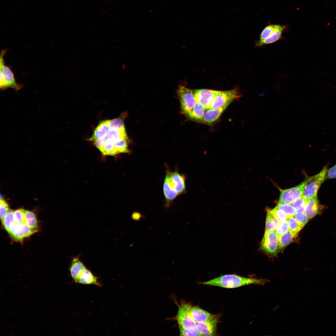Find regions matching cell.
Wrapping results in <instances>:
<instances>
[{
	"label": "cell",
	"mask_w": 336,
	"mask_h": 336,
	"mask_svg": "<svg viewBox=\"0 0 336 336\" xmlns=\"http://www.w3.org/2000/svg\"><path fill=\"white\" fill-rule=\"evenodd\" d=\"M268 281V280L266 279H258L245 278L235 274H226L201 282V283L227 288H232L251 284L263 285Z\"/></svg>",
	"instance_id": "cell-1"
},
{
	"label": "cell",
	"mask_w": 336,
	"mask_h": 336,
	"mask_svg": "<svg viewBox=\"0 0 336 336\" xmlns=\"http://www.w3.org/2000/svg\"><path fill=\"white\" fill-rule=\"evenodd\" d=\"M6 50L1 51L0 56V88L3 90L8 88H12L18 91L22 86L18 84L16 81L14 74L10 68L4 64V56Z\"/></svg>",
	"instance_id": "cell-2"
},
{
	"label": "cell",
	"mask_w": 336,
	"mask_h": 336,
	"mask_svg": "<svg viewBox=\"0 0 336 336\" xmlns=\"http://www.w3.org/2000/svg\"><path fill=\"white\" fill-rule=\"evenodd\" d=\"M327 170V167H323L320 172L313 176L311 179L307 183L302 196L306 199L309 200L317 198L318 190L325 180Z\"/></svg>",
	"instance_id": "cell-3"
},
{
	"label": "cell",
	"mask_w": 336,
	"mask_h": 336,
	"mask_svg": "<svg viewBox=\"0 0 336 336\" xmlns=\"http://www.w3.org/2000/svg\"><path fill=\"white\" fill-rule=\"evenodd\" d=\"M312 177H307L301 184L296 186L286 189H279L280 193L279 202L291 204L296 200L302 196L306 184Z\"/></svg>",
	"instance_id": "cell-4"
},
{
	"label": "cell",
	"mask_w": 336,
	"mask_h": 336,
	"mask_svg": "<svg viewBox=\"0 0 336 336\" xmlns=\"http://www.w3.org/2000/svg\"><path fill=\"white\" fill-rule=\"evenodd\" d=\"M177 93L182 110L184 114L188 115L197 103L194 91L183 86H180L178 87Z\"/></svg>",
	"instance_id": "cell-5"
},
{
	"label": "cell",
	"mask_w": 336,
	"mask_h": 336,
	"mask_svg": "<svg viewBox=\"0 0 336 336\" xmlns=\"http://www.w3.org/2000/svg\"><path fill=\"white\" fill-rule=\"evenodd\" d=\"M190 306L189 304L186 303L182 304L179 306L176 316V320L179 326L199 332L197 324L193 320L190 315Z\"/></svg>",
	"instance_id": "cell-6"
},
{
	"label": "cell",
	"mask_w": 336,
	"mask_h": 336,
	"mask_svg": "<svg viewBox=\"0 0 336 336\" xmlns=\"http://www.w3.org/2000/svg\"><path fill=\"white\" fill-rule=\"evenodd\" d=\"M241 96L237 90L218 91L210 108L217 109L226 105H228L233 100Z\"/></svg>",
	"instance_id": "cell-7"
},
{
	"label": "cell",
	"mask_w": 336,
	"mask_h": 336,
	"mask_svg": "<svg viewBox=\"0 0 336 336\" xmlns=\"http://www.w3.org/2000/svg\"><path fill=\"white\" fill-rule=\"evenodd\" d=\"M261 246L267 253L274 254L277 253L279 247L278 235L275 231H265Z\"/></svg>",
	"instance_id": "cell-8"
},
{
	"label": "cell",
	"mask_w": 336,
	"mask_h": 336,
	"mask_svg": "<svg viewBox=\"0 0 336 336\" xmlns=\"http://www.w3.org/2000/svg\"><path fill=\"white\" fill-rule=\"evenodd\" d=\"M218 91L208 89L195 90L194 91L197 103L206 109L210 108Z\"/></svg>",
	"instance_id": "cell-9"
},
{
	"label": "cell",
	"mask_w": 336,
	"mask_h": 336,
	"mask_svg": "<svg viewBox=\"0 0 336 336\" xmlns=\"http://www.w3.org/2000/svg\"><path fill=\"white\" fill-rule=\"evenodd\" d=\"M37 231L36 228H31L25 223L19 224L15 222L11 226L9 233L15 240H20Z\"/></svg>",
	"instance_id": "cell-10"
},
{
	"label": "cell",
	"mask_w": 336,
	"mask_h": 336,
	"mask_svg": "<svg viewBox=\"0 0 336 336\" xmlns=\"http://www.w3.org/2000/svg\"><path fill=\"white\" fill-rule=\"evenodd\" d=\"M171 172L167 170L164 179L163 190L165 199V205L166 208L171 205L174 199L178 195L173 187L170 178Z\"/></svg>",
	"instance_id": "cell-11"
},
{
	"label": "cell",
	"mask_w": 336,
	"mask_h": 336,
	"mask_svg": "<svg viewBox=\"0 0 336 336\" xmlns=\"http://www.w3.org/2000/svg\"><path fill=\"white\" fill-rule=\"evenodd\" d=\"M189 312L192 319L197 324L210 320L217 315L212 314L196 306H190Z\"/></svg>",
	"instance_id": "cell-12"
},
{
	"label": "cell",
	"mask_w": 336,
	"mask_h": 336,
	"mask_svg": "<svg viewBox=\"0 0 336 336\" xmlns=\"http://www.w3.org/2000/svg\"><path fill=\"white\" fill-rule=\"evenodd\" d=\"M219 319V316L217 315L214 318L210 320L197 324L199 332L203 336L216 335Z\"/></svg>",
	"instance_id": "cell-13"
},
{
	"label": "cell",
	"mask_w": 336,
	"mask_h": 336,
	"mask_svg": "<svg viewBox=\"0 0 336 336\" xmlns=\"http://www.w3.org/2000/svg\"><path fill=\"white\" fill-rule=\"evenodd\" d=\"M171 180L174 189L178 195L186 192L185 179L183 175L175 171L170 173Z\"/></svg>",
	"instance_id": "cell-14"
},
{
	"label": "cell",
	"mask_w": 336,
	"mask_h": 336,
	"mask_svg": "<svg viewBox=\"0 0 336 336\" xmlns=\"http://www.w3.org/2000/svg\"><path fill=\"white\" fill-rule=\"evenodd\" d=\"M227 106L226 105L217 109H206L201 122L208 124H212L218 119Z\"/></svg>",
	"instance_id": "cell-15"
},
{
	"label": "cell",
	"mask_w": 336,
	"mask_h": 336,
	"mask_svg": "<svg viewBox=\"0 0 336 336\" xmlns=\"http://www.w3.org/2000/svg\"><path fill=\"white\" fill-rule=\"evenodd\" d=\"M128 138L125 128H119L111 126L110 125L109 129L106 137L104 138L105 140L115 143L121 139Z\"/></svg>",
	"instance_id": "cell-16"
},
{
	"label": "cell",
	"mask_w": 336,
	"mask_h": 336,
	"mask_svg": "<svg viewBox=\"0 0 336 336\" xmlns=\"http://www.w3.org/2000/svg\"><path fill=\"white\" fill-rule=\"evenodd\" d=\"M285 28L284 26L278 25L275 30L269 37L265 40H259L255 44L256 46L261 47L266 44L273 43L280 39Z\"/></svg>",
	"instance_id": "cell-17"
},
{
	"label": "cell",
	"mask_w": 336,
	"mask_h": 336,
	"mask_svg": "<svg viewBox=\"0 0 336 336\" xmlns=\"http://www.w3.org/2000/svg\"><path fill=\"white\" fill-rule=\"evenodd\" d=\"M86 269L84 264L78 257H75L72 259L69 271L71 276L75 282Z\"/></svg>",
	"instance_id": "cell-18"
},
{
	"label": "cell",
	"mask_w": 336,
	"mask_h": 336,
	"mask_svg": "<svg viewBox=\"0 0 336 336\" xmlns=\"http://www.w3.org/2000/svg\"><path fill=\"white\" fill-rule=\"evenodd\" d=\"M110 120H105L100 122L94 130L90 141L93 142L96 140L105 138L109 127Z\"/></svg>",
	"instance_id": "cell-19"
},
{
	"label": "cell",
	"mask_w": 336,
	"mask_h": 336,
	"mask_svg": "<svg viewBox=\"0 0 336 336\" xmlns=\"http://www.w3.org/2000/svg\"><path fill=\"white\" fill-rule=\"evenodd\" d=\"M76 282L83 284L94 285L99 287L102 285L97 277L86 268L82 273Z\"/></svg>",
	"instance_id": "cell-20"
},
{
	"label": "cell",
	"mask_w": 336,
	"mask_h": 336,
	"mask_svg": "<svg viewBox=\"0 0 336 336\" xmlns=\"http://www.w3.org/2000/svg\"><path fill=\"white\" fill-rule=\"evenodd\" d=\"M321 206L317 198L308 200L304 213L309 219H310L318 214L320 211Z\"/></svg>",
	"instance_id": "cell-21"
},
{
	"label": "cell",
	"mask_w": 336,
	"mask_h": 336,
	"mask_svg": "<svg viewBox=\"0 0 336 336\" xmlns=\"http://www.w3.org/2000/svg\"><path fill=\"white\" fill-rule=\"evenodd\" d=\"M206 109L203 106L197 103L188 116L192 120L197 122H201Z\"/></svg>",
	"instance_id": "cell-22"
},
{
	"label": "cell",
	"mask_w": 336,
	"mask_h": 336,
	"mask_svg": "<svg viewBox=\"0 0 336 336\" xmlns=\"http://www.w3.org/2000/svg\"><path fill=\"white\" fill-rule=\"evenodd\" d=\"M280 221L275 218L268 209L267 211L265 231H275Z\"/></svg>",
	"instance_id": "cell-23"
},
{
	"label": "cell",
	"mask_w": 336,
	"mask_h": 336,
	"mask_svg": "<svg viewBox=\"0 0 336 336\" xmlns=\"http://www.w3.org/2000/svg\"><path fill=\"white\" fill-rule=\"evenodd\" d=\"M24 223L31 228L37 227L38 222L35 214L33 212L24 209Z\"/></svg>",
	"instance_id": "cell-24"
},
{
	"label": "cell",
	"mask_w": 336,
	"mask_h": 336,
	"mask_svg": "<svg viewBox=\"0 0 336 336\" xmlns=\"http://www.w3.org/2000/svg\"><path fill=\"white\" fill-rule=\"evenodd\" d=\"M295 238L289 231L283 235H278L279 248L282 249L285 247L290 243Z\"/></svg>",
	"instance_id": "cell-25"
},
{
	"label": "cell",
	"mask_w": 336,
	"mask_h": 336,
	"mask_svg": "<svg viewBox=\"0 0 336 336\" xmlns=\"http://www.w3.org/2000/svg\"><path fill=\"white\" fill-rule=\"evenodd\" d=\"M14 212L13 210H10L1 219L3 226L8 233L11 226L15 222Z\"/></svg>",
	"instance_id": "cell-26"
},
{
	"label": "cell",
	"mask_w": 336,
	"mask_h": 336,
	"mask_svg": "<svg viewBox=\"0 0 336 336\" xmlns=\"http://www.w3.org/2000/svg\"><path fill=\"white\" fill-rule=\"evenodd\" d=\"M276 208L282 211L289 218L294 216L296 212L291 204H287L278 203Z\"/></svg>",
	"instance_id": "cell-27"
},
{
	"label": "cell",
	"mask_w": 336,
	"mask_h": 336,
	"mask_svg": "<svg viewBox=\"0 0 336 336\" xmlns=\"http://www.w3.org/2000/svg\"><path fill=\"white\" fill-rule=\"evenodd\" d=\"M287 221L289 231L296 238L299 232L302 228L298 225L294 216L288 218Z\"/></svg>",
	"instance_id": "cell-28"
},
{
	"label": "cell",
	"mask_w": 336,
	"mask_h": 336,
	"mask_svg": "<svg viewBox=\"0 0 336 336\" xmlns=\"http://www.w3.org/2000/svg\"><path fill=\"white\" fill-rule=\"evenodd\" d=\"M308 200L303 196L296 200L291 204L295 209L296 212H304Z\"/></svg>",
	"instance_id": "cell-29"
},
{
	"label": "cell",
	"mask_w": 336,
	"mask_h": 336,
	"mask_svg": "<svg viewBox=\"0 0 336 336\" xmlns=\"http://www.w3.org/2000/svg\"><path fill=\"white\" fill-rule=\"evenodd\" d=\"M278 25H270L267 26L261 32L259 40H265L269 37L277 28Z\"/></svg>",
	"instance_id": "cell-30"
},
{
	"label": "cell",
	"mask_w": 336,
	"mask_h": 336,
	"mask_svg": "<svg viewBox=\"0 0 336 336\" xmlns=\"http://www.w3.org/2000/svg\"><path fill=\"white\" fill-rule=\"evenodd\" d=\"M294 217L298 225L302 228L308 222L309 219L304 212H296Z\"/></svg>",
	"instance_id": "cell-31"
},
{
	"label": "cell",
	"mask_w": 336,
	"mask_h": 336,
	"mask_svg": "<svg viewBox=\"0 0 336 336\" xmlns=\"http://www.w3.org/2000/svg\"><path fill=\"white\" fill-rule=\"evenodd\" d=\"M289 231L287 220L280 221L275 231L278 235H283Z\"/></svg>",
	"instance_id": "cell-32"
},
{
	"label": "cell",
	"mask_w": 336,
	"mask_h": 336,
	"mask_svg": "<svg viewBox=\"0 0 336 336\" xmlns=\"http://www.w3.org/2000/svg\"><path fill=\"white\" fill-rule=\"evenodd\" d=\"M271 214L276 219L280 221L287 220V215L282 211L275 207L272 209H268Z\"/></svg>",
	"instance_id": "cell-33"
},
{
	"label": "cell",
	"mask_w": 336,
	"mask_h": 336,
	"mask_svg": "<svg viewBox=\"0 0 336 336\" xmlns=\"http://www.w3.org/2000/svg\"><path fill=\"white\" fill-rule=\"evenodd\" d=\"M180 335L181 336H203L199 331L196 330L186 329L179 326Z\"/></svg>",
	"instance_id": "cell-34"
},
{
	"label": "cell",
	"mask_w": 336,
	"mask_h": 336,
	"mask_svg": "<svg viewBox=\"0 0 336 336\" xmlns=\"http://www.w3.org/2000/svg\"><path fill=\"white\" fill-rule=\"evenodd\" d=\"M9 206L4 199L1 197L0 201V214L1 220L10 211Z\"/></svg>",
	"instance_id": "cell-35"
},
{
	"label": "cell",
	"mask_w": 336,
	"mask_h": 336,
	"mask_svg": "<svg viewBox=\"0 0 336 336\" xmlns=\"http://www.w3.org/2000/svg\"><path fill=\"white\" fill-rule=\"evenodd\" d=\"M24 210L22 209H19L14 211V218L15 222L19 224L24 223Z\"/></svg>",
	"instance_id": "cell-36"
},
{
	"label": "cell",
	"mask_w": 336,
	"mask_h": 336,
	"mask_svg": "<svg viewBox=\"0 0 336 336\" xmlns=\"http://www.w3.org/2000/svg\"><path fill=\"white\" fill-rule=\"evenodd\" d=\"M110 125L112 127L119 128H125L124 121L120 118L110 120Z\"/></svg>",
	"instance_id": "cell-37"
},
{
	"label": "cell",
	"mask_w": 336,
	"mask_h": 336,
	"mask_svg": "<svg viewBox=\"0 0 336 336\" xmlns=\"http://www.w3.org/2000/svg\"><path fill=\"white\" fill-rule=\"evenodd\" d=\"M336 178V164L333 167L327 170L325 180Z\"/></svg>",
	"instance_id": "cell-38"
},
{
	"label": "cell",
	"mask_w": 336,
	"mask_h": 336,
	"mask_svg": "<svg viewBox=\"0 0 336 336\" xmlns=\"http://www.w3.org/2000/svg\"><path fill=\"white\" fill-rule=\"evenodd\" d=\"M142 215L138 212H134L132 215V218L135 221H138L140 220L142 217Z\"/></svg>",
	"instance_id": "cell-39"
}]
</instances>
